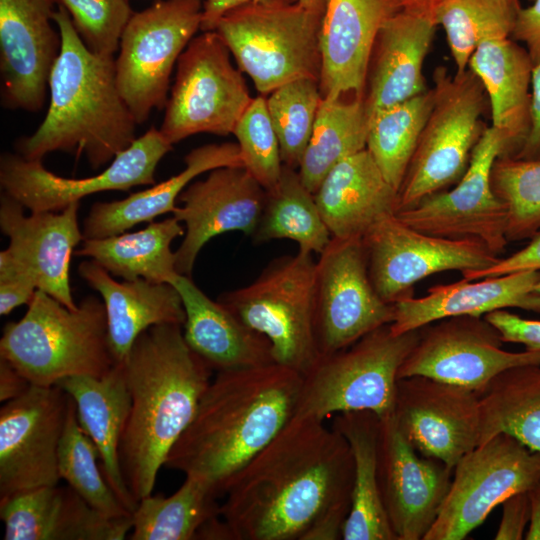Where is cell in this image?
<instances>
[{
    "instance_id": "681fc988",
    "label": "cell",
    "mask_w": 540,
    "mask_h": 540,
    "mask_svg": "<svg viewBox=\"0 0 540 540\" xmlns=\"http://www.w3.org/2000/svg\"><path fill=\"white\" fill-rule=\"evenodd\" d=\"M526 270L540 271V232L535 234L524 248L507 257H500L491 267L481 271L461 274L464 279L475 280Z\"/></svg>"
},
{
    "instance_id": "b9f144b4",
    "label": "cell",
    "mask_w": 540,
    "mask_h": 540,
    "mask_svg": "<svg viewBox=\"0 0 540 540\" xmlns=\"http://www.w3.org/2000/svg\"><path fill=\"white\" fill-rule=\"evenodd\" d=\"M98 460L97 448L80 426L75 402L70 397L58 449L60 479L100 513L112 518L131 516L106 481Z\"/></svg>"
},
{
    "instance_id": "d6a6232c",
    "label": "cell",
    "mask_w": 540,
    "mask_h": 540,
    "mask_svg": "<svg viewBox=\"0 0 540 540\" xmlns=\"http://www.w3.org/2000/svg\"><path fill=\"white\" fill-rule=\"evenodd\" d=\"M178 174L128 197L94 203L83 223L84 239L117 235L143 222L173 213L182 191L199 175L226 166H242L237 143L206 144L191 150Z\"/></svg>"
},
{
    "instance_id": "5bb4252c",
    "label": "cell",
    "mask_w": 540,
    "mask_h": 540,
    "mask_svg": "<svg viewBox=\"0 0 540 540\" xmlns=\"http://www.w3.org/2000/svg\"><path fill=\"white\" fill-rule=\"evenodd\" d=\"M361 239L373 287L389 304L412 297L414 285L432 274L481 271L500 258L479 241L426 234L395 214L376 222Z\"/></svg>"
},
{
    "instance_id": "91938a15",
    "label": "cell",
    "mask_w": 540,
    "mask_h": 540,
    "mask_svg": "<svg viewBox=\"0 0 540 540\" xmlns=\"http://www.w3.org/2000/svg\"><path fill=\"white\" fill-rule=\"evenodd\" d=\"M529 1H533V0H529Z\"/></svg>"
},
{
    "instance_id": "4fadbf2b",
    "label": "cell",
    "mask_w": 540,
    "mask_h": 540,
    "mask_svg": "<svg viewBox=\"0 0 540 540\" xmlns=\"http://www.w3.org/2000/svg\"><path fill=\"white\" fill-rule=\"evenodd\" d=\"M506 155L505 137L488 126L472 153L466 172L454 188L427 196L395 215L423 233L476 240L500 256L508 244L507 210L493 190L491 172L496 159Z\"/></svg>"
},
{
    "instance_id": "ac0fdd59",
    "label": "cell",
    "mask_w": 540,
    "mask_h": 540,
    "mask_svg": "<svg viewBox=\"0 0 540 540\" xmlns=\"http://www.w3.org/2000/svg\"><path fill=\"white\" fill-rule=\"evenodd\" d=\"M69 399L59 385H31L1 407L0 499L59 483L58 449Z\"/></svg>"
},
{
    "instance_id": "83f0119b",
    "label": "cell",
    "mask_w": 540,
    "mask_h": 540,
    "mask_svg": "<svg viewBox=\"0 0 540 540\" xmlns=\"http://www.w3.org/2000/svg\"><path fill=\"white\" fill-rule=\"evenodd\" d=\"M170 284L182 298L184 339L212 371L275 362L269 340L245 325L222 303L211 300L191 277L178 273Z\"/></svg>"
},
{
    "instance_id": "f546056e",
    "label": "cell",
    "mask_w": 540,
    "mask_h": 540,
    "mask_svg": "<svg viewBox=\"0 0 540 540\" xmlns=\"http://www.w3.org/2000/svg\"><path fill=\"white\" fill-rule=\"evenodd\" d=\"M78 273L102 297L115 363L126 357L135 340L148 328L161 324L183 326L185 322L182 298L170 283L145 279L118 282L91 259L79 265Z\"/></svg>"
},
{
    "instance_id": "cb8c5ba5",
    "label": "cell",
    "mask_w": 540,
    "mask_h": 540,
    "mask_svg": "<svg viewBox=\"0 0 540 540\" xmlns=\"http://www.w3.org/2000/svg\"><path fill=\"white\" fill-rule=\"evenodd\" d=\"M80 202L61 211L30 212L3 192L0 199V229L9 239L6 248L31 276L38 290L69 309H76L71 285L70 262L74 248L84 240L78 222Z\"/></svg>"
},
{
    "instance_id": "ab89813d",
    "label": "cell",
    "mask_w": 540,
    "mask_h": 540,
    "mask_svg": "<svg viewBox=\"0 0 540 540\" xmlns=\"http://www.w3.org/2000/svg\"><path fill=\"white\" fill-rule=\"evenodd\" d=\"M519 0H439L436 21L446 35L456 72H464L480 43L511 37Z\"/></svg>"
},
{
    "instance_id": "d6986e66",
    "label": "cell",
    "mask_w": 540,
    "mask_h": 540,
    "mask_svg": "<svg viewBox=\"0 0 540 540\" xmlns=\"http://www.w3.org/2000/svg\"><path fill=\"white\" fill-rule=\"evenodd\" d=\"M393 415L421 455L452 470L479 446V395L468 388L420 375L399 378Z\"/></svg>"
},
{
    "instance_id": "44dd1931",
    "label": "cell",
    "mask_w": 540,
    "mask_h": 540,
    "mask_svg": "<svg viewBox=\"0 0 540 540\" xmlns=\"http://www.w3.org/2000/svg\"><path fill=\"white\" fill-rule=\"evenodd\" d=\"M55 0H0L1 103L10 110L38 112L61 35L52 22Z\"/></svg>"
},
{
    "instance_id": "ee69618b",
    "label": "cell",
    "mask_w": 540,
    "mask_h": 540,
    "mask_svg": "<svg viewBox=\"0 0 540 540\" xmlns=\"http://www.w3.org/2000/svg\"><path fill=\"white\" fill-rule=\"evenodd\" d=\"M491 183L506 206L508 242L531 239L540 232V159L498 157Z\"/></svg>"
},
{
    "instance_id": "52a82bcc",
    "label": "cell",
    "mask_w": 540,
    "mask_h": 540,
    "mask_svg": "<svg viewBox=\"0 0 540 540\" xmlns=\"http://www.w3.org/2000/svg\"><path fill=\"white\" fill-rule=\"evenodd\" d=\"M434 101L398 191V211L455 185L488 127L485 88L469 68L451 75L444 66L433 71Z\"/></svg>"
},
{
    "instance_id": "7bdbcfd3",
    "label": "cell",
    "mask_w": 540,
    "mask_h": 540,
    "mask_svg": "<svg viewBox=\"0 0 540 540\" xmlns=\"http://www.w3.org/2000/svg\"><path fill=\"white\" fill-rule=\"evenodd\" d=\"M322 101L319 81L300 78L268 94L267 109L284 165L297 169L309 143Z\"/></svg>"
},
{
    "instance_id": "f35d334b",
    "label": "cell",
    "mask_w": 540,
    "mask_h": 540,
    "mask_svg": "<svg viewBox=\"0 0 540 540\" xmlns=\"http://www.w3.org/2000/svg\"><path fill=\"white\" fill-rule=\"evenodd\" d=\"M219 497L203 481L186 476L170 496L142 498L131 515V540H196L200 528L220 515Z\"/></svg>"
},
{
    "instance_id": "f907efd6",
    "label": "cell",
    "mask_w": 540,
    "mask_h": 540,
    "mask_svg": "<svg viewBox=\"0 0 540 540\" xmlns=\"http://www.w3.org/2000/svg\"><path fill=\"white\" fill-rule=\"evenodd\" d=\"M503 513L496 540H519L527 523L530 521V500L527 491L517 492L506 498L503 502Z\"/></svg>"
},
{
    "instance_id": "d590c367",
    "label": "cell",
    "mask_w": 540,
    "mask_h": 540,
    "mask_svg": "<svg viewBox=\"0 0 540 540\" xmlns=\"http://www.w3.org/2000/svg\"><path fill=\"white\" fill-rule=\"evenodd\" d=\"M480 443L499 433L540 453V363L509 368L479 394Z\"/></svg>"
},
{
    "instance_id": "6f0895ef",
    "label": "cell",
    "mask_w": 540,
    "mask_h": 540,
    "mask_svg": "<svg viewBox=\"0 0 540 540\" xmlns=\"http://www.w3.org/2000/svg\"><path fill=\"white\" fill-rule=\"evenodd\" d=\"M299 4L318 15L323 14L325 0H299Z\"/></svg>"
},
{
    "instance_id": "680465c9",
    "label": "cell",
    "mask_w": 540,
    "mask_h": 540,
    "mask_svg": "<svg viewBox=\"0 0 540 540\" xmlns=\"http://www.w3.org/2000/svg\"><path fill=\"white\" fill-rule=\"evenodd\" d=\"M535 290H537V291L540 292V281H539L538 284L535 286Z\"/></svg>"
},
{
    "instance_id": "8992f818",
    "label": "cell",
    "mask_w": 540,
    "mask_h": 540,
    "mask_svg": "<svg viewBox=\"0 0 540 540\" xmlns=\"http://www.w3.org/2000/svg\"><path fill=\"white\" fill-rule=\"evenodd\" d=\"M419 335L420 328L395 335L388 324L319 356L303 375L293 417L324 421L352 411H370L380 419L392 415L399 368Z\"/></svg>"
},
{
    "instance_id": "bcb514c9",
    "label": "cell",
    "mask_w": 540,
    "mask_h": 540,
    "mask_svg": "<svg viewBox=\"0 0 540 540\" xmlns=\"http://www.w3.org/2000/svg\"><path fill=\"white\" fill-rule=\"evenodd\" d=\"M69 13L86 48L95 55L114 57L133 12L129 0H55Z\"/></svg>"
},
{
    "instance_id": "ba28073f",
    "label": "cell",
    "mask_w": 540,
    "mask_h": 540,
    "mask_svg": "<svg viewBox=\"0 0 540 540\" xmlns=\"http://www.w3.org/2000/svg\"><path fill=\"white\" fill-rule=\"evenodd\" d=\"M316 261L298 251L273 259L248 285L217 301L265 336L274 361L302 376L319 357L314 331Z\"/></svg>"
},
{
    "instance_id": "7dc6e473",
    "label": "cell",
    "mask_w": 540,
    "mask_h": 540,
    "mask_svg": "<svg viewBox=\"0 0 540 540\" xmlns=\"http://www.w3.org/2000/svg\"><path fill=\"white\" fill-rule=\"evenodd\" d=\"M37 290L31 276L13 259L7 249L0 252V315L29 304Z\"/></svg>"
},
{
    "instance_id": "db71d44e",
    "label": "cell",
    "mask_w": 540,
    "mask_h": 540,
    "mask_svg": "<svg viewBox=\"0 0 540 540\" xmlns=\"http://www.w3.org/2000/svg\"><path fill=\"white\" fill-rule=\"evenodd\" d=\"M298 1L299 0H205L203 3V13L200 30H215L218 21L224 14L242 5H287L297 3Z\"/></svg>"
},
{
    "instance_id": "74e56055",
    "label": "cell",
    "mask_w": 540,
    "mask_h": 540,
    "mask_svg": "<svg viewBox=\"0 0 540 540\" xmlns=\"http://www.w3.org/2000/svg\"><path fill=\"white\" fill-rule=\"evenodd\" d=\"M255 243L288 239L298 251L320 255L332 236L317 206L314 194L301 181L296 169L283 166L277 185L266 191L258 226L251 237Z\"/></svg>"
},
{
    "instance_id": "3957f363",
    "label": "cell",
    "mask_w": 540,
    "mask_h": 540,
    "mask_svg": "<svg viewBox=\"0 0 540 540\" xmlns=\"http://www.w3.org/2000/svg\"><path fill=\"white\" fill-rule=\"evenodd\" d=\"M182 327L148 328L120 361L131 399L120 463L137 503L152 494L159 470L211 381L212 370L187 345Z\"/></svg>"
},
{
    "instance_id": "8fae6325",
    "label": "cell",
    "mask_w": 540,
    "mask_h": 540,
    "mask_svg": "<svg viewBox=\"0 0 540 540\" xmlns=\"http://www.w3.org/2000/svg\"><path fill=\"white\" fill-rule=\"evenodd\" d=\"M201 0H162L128 21L115 58L118 90L137 125L165 108L175 64L201 28Z\"/></svg>"
},
{
    "instance_id": "9a60e30c",
    "label": "cell",
    "mask_w": 540,
    "mask_h": 540,
    "mask_svg": "<svg viewBox=\"0 0 540 540\" xmlns=\"http://www.w3.org/2000/svg\"><path fill=\"white\" fill-rule=\"evenodd\" d=\"M393 304L371 282L361 238L332 237L316 262L314 331L319 356L391 324Z\"/></svg>"
},
{
    "instance_id": "816d5d0a",
    "label": "cell",
    "mask_w": 540,
    "mask_h": 540,
    "mask_svg": "<svg viewBox=\"0 0 540 540\" xmlns=\"http://www.w3.org/2000/svg\"><path fill=\"white\" fill-rule=\"evenodd\" d=\"M511 38L524 44L533 64L540 60V0L520 9Z\"/></svg>"
},
{
    "instance_id": "11a10c76",
    "label": "cell",
    "mask_w": 540,
    "mask_h": 540,
    "mask_svg": "<svg viewBox=\"0 0 540 540\" xmlns=\"http://www.w3.org/2000/svg\"><path fill=\"white\" fill-rule=\"evenodd\" d=\"M31 387L30 382L7 360L0 357V401L8 402Z\"/></svg>"
},
{
    "instance_id": "2e32d148",
    "label": "cell",
    "mask_w": 540,
    "mask_h": 540,
    "mask_svg": "<svg viewBox=\"0 0 540 540\" xmlns=\"http://www.w3.org/2000/svg\"><path fill=\"white\" fill-rule=\"evenodd\" d=\"M500 332L484 316L443 318L420 328L417 343L399 368L398 379L425 376L468 388L478 395L501 372L540 363V351L502 349Z\"/></svg>"
},
{
    "instance_id": "c3c4849f",
    "label": "cell",
    "mask_w": 540,
    "mask_h": 540,
    "mask_svg": "<svg viewBox=\"0 0 540 540\" xmlns=\"http://www.w3.org/2000/svg\"><path fill=\"white\" fill-rule=\"evenodd\" d=\"M484 317L500 332L503 342L540 351V320L526 319L506 309L490 312Z\"/></svg>"
},
{
    "instance_id": "4316f807",
    "label": "cell",
    "mask_w": 540,
    "mask_h": 540,
    "mask_svg": "<svg viewBox=\"0 0 540 540\" xmlns=\"http://www.w3.org/2000/svg\"><path fill=\"white\" fill-rule=\"evenodd\" d=\"M539 270L436 285L423 297H408L393 304L390 329L399 335L437 320L459 315L485 316L507 308L540 313Z\"/></svg>"
},
{
    "instance_id": "60d3db41",
    "label": "cell",
    "mask_w": 540,
    "mask_h": 540,
    "mask_svg": "<svg viewBox=\"0 0 540 540\" xmlns=\"http://www.w3.org/2000/svg\"><path fill=\"white\" fill-rule=\"evenodd\" d=\"M434 101L432 87L377 113L369 122L366 149L399 191Z\"/></svg>"
},
{
    "instance_id": "7c38bea8",
    "label": "cell",
    "mask_w": 540,
    "mask_h": 540,
    "mask_svg": "<svg viewBox=\"0 0 540 540\" xmlns=\"http://www.w3.org/2000/svg\"><path fill=\"white\" fill-rule=\"evenodd\" d=\"M438 517L423 540H462L514 493L540 479V453L499 433L465 454Z\"/></svg>"
},
{
    "instance_id": "836d02e7",
    "label": "cell",
    "mask_w": 540,
    "mask_h": 540,
    "mask_svg": "<svg viewBox=\"0 0 540 540\" xmlns=\"http://www.w3.org/2000/svg\"><path fill=\"white\" fill-rule=\"evenodd\" d=\"M332 428L348 441L354 463L351 507L342 539L396 540L379 488L378 444L380 418L370 411L337 413Z\"/></svg>"
},
{
    "instance_id": "ffe728a7",
    "label": "cell",
    "mask_w": 540,
    "mask_h": 540,
    "mask_svg": "<svg viewBox=\"0 0 540 540\" xmlns=\"http://www.w3.org/2000/svg\"><path fill=\"white\" fill-rule=\"evenodd\" d=\"M452 472L443 462L421 455L393 414L380 419L379 488L396 540L424 539L449 491Z\"/></svg>"
},
{
    "instance_id": "7402d4cb",
    "label": "cell",
    "mask_w": 540,
    "mask_h": 540,
    "mask_svg": "<svg viewBox=\"0 0 540 540\" xmlns=\"http://www.w3.org/2000/svg\"><path fill=\"white\" fill-rule=\"evenodd\" d=\"M265 197L266 190L242 166L219 167L191 182L172 213L185 228L175 251L177 272L191 277L199 252L218 235L240 231L252 237Z\"/></svg>"
},
{
    "instance_id": "4dcf8cb0",
    "label": "cell",
    "mask_w": 540,
    "mask_h": 540,
    "mask_svg": "<svg viewBox=\"0 0 540 540\" xmlns=\"http://www.w3.org/2000/svg\"><path fill=\"white\" fill-rule=\"evenodd\" d=\"M57 385L74 400L80 426L97 448L106 481L132 515L138 503L120 463V445L131 407L122 363L116 362L102 377L73 376Z\"/></svg>"
},
{
    "instance_id": "9c48e42d",
    "label": "cell",
    "mask_w": 540,
    "mask_h": 540,
    "mask_svg": "<svg viewBox=\"0 0 540 540\" xmlns=\"http://www.w3.org/2000/svg\"><path fill=\"white\" fill-rule=\"evenodd\" d=\"M321 15L301 4H246L224 14L215 30L261 95L296 79L320 80Z\"/></svg>"
},
{
    "instance_id": "7a4b0ae2",
    "label": "cell",
    "mask_w": 540,
    "mask_h": 540,
    "mask_svg": "<svg viewBox=\"0 0 540 540\" xmlns=\"http://www.w3.org/2000/svg\"><path fill=\"white\" fill-rule=\"evenodd\" d=\"M303 376L278 363L220 371L165 466L225 495L235 476L293 418Z\"/></svg>"
},
{
    "instance_id": "1f68e13d",
    "label": "cell",
    "mask_w": 540,
    "mask_h": 540,
    "mask_svg": "<svg viewBox=\"0 0 540 540\" xmlns=\"http://www.w3.org/2000/svg\"><path fill=\"white\" fill-rule=\"evenodd\" d=\"M533 66L525 46L511 37L480 43L468 63L485 88L491 126L505 137L508 157L520 152L531 129Z\"/></svg>"
},
{
    "instance_id": "f1b7e54d",
    "label": "cell",
    "mask_w": 540,
    "mask_h": 540,
    "mask_svg": "<svg viewBox=\"0 0 540 540\" xmlns=\"http://www.w3.org/2000/svg\"><path fill=\"white\" fill-rule=\"evenodd\" d=\"M314 197L334 238H362L376 222L398 210V190L366 148L336 164Z\"/></svg>"
},
{
    "instance_id": "e0dca14e",
    "label": "cell",
    "mask_w": 540,
    "mask_h": 540,
    "mask_svg": "<svg viewBox=\"0 0 540 540\" xmlns=\"http://www.w3.org/2000/svg\"><path fill=\"white\" fill-rule=\"evenodd\" d=\"M172 146L159 129L151 127L103 171L76 179L49 171L42 160L4 153L0 158V185L30 212L61 211L95 193L154 185L156 168Z\"/></svg>"
},
{
    "instance_id": "484cf974",
    "label": "cell",
    "mask_w": 540,
    "mask_h": 540,
    "mask_svg": "<svg viewBox=\"0 0 540 540\" xmlns=\"http://www.w3.org/2000/svg\"><path fill=\"white\" fill-rule=\"evenodd\" d=\"M5 540H123L131 516L112 518L69 485H49L0 499Z\"/></svg>"
},
{
    "instance_id": "603a6c76",
    "label": "cell",
    "mask_w": 540,
    "mask_h": 540,
    "mask_svg": "<svg viewBox=\"0 0 540 540\" xmlns=\"http://www.w3.org/2000/svg\"><path fill=\"white\" fill-rule=\"evenodd\" d=\"M439 0L409 3L380 28L371 53L364 103L370 120L429 88L423 65L432 45Z\"/></svg>"
},
{
    "instance_id": "f6af8a7d",
    "label": "cell",
    "mask_w": 540,
    "mask_h": 540,
    "mask_svg": "<svg viewBox=\"0 0 540 540\" xmlns=\"http://www.w3.org/2000/svg\"><path fill=\"white\" fill-rule=\"evenodd\" d=\"M232 134L237 139L243 167L266 191L274 188L284 164L264 95L253 98Z\"/></svg>"
},
{
    "instance_id": "d4e9b609",
    "label": "cell",
    "mask_w": 540,
    "mask_h": 540,
    "mask_svg": "<svg viewBox=\"0 0 540 540\" xmlns=\"http://www.w3.org/2000/svg\"><path fill=\"white\" fill-rule=\"evenodd\" d=\"M416 0H325L319 42L322 98L364 99L368 68L383 24Z\"/></svg>"
},
{
    "instance_id": "9f6ffc18",
    "label": "cell",
    "mask_w": 540,
    "mask_h": 540,
    "mask_svg": "<svg viewBox=\"0 0 540 540\" xmlns=\"http://www.w3.org/2000/svg\"><path fill=\"white\" fill-rule=\"evenodd\" d=\"M530 500L528 540H540V479L527 491Z\"/></svg>"
},
{
    "instance_id": "f5cc1de1",
    "label": "cell",
    "mask_w": 540,
    "mask_h": 540,
    "mask_svg": "<svg viewBox=\"0 0 540 540\" xmlns=\"http://www.w3.org/2000/svg\"><path fill=\"white\" fill-rule=\"evenodd\" d=\"M531 129L528 138L514 157L524 160L540 159V60L534 64L531 76Z\"/></svg>"
},
{
    "instance_id": "30bf717a",
    "label": "cell",
    "mask_w": 540,
    "mask_h": 540,
    "mask_svg": "<svg viewBox=\"0 0 540 540\" xmlns=\"http://www.w3.org/2000/svg\"><path fill=\"white\" fill-rule=\"evenodd\" d=\"M230 55L214 30L194 36L180 55L159 128L172 145L200 133H233L253 98Z\"/></svg>"
},
{
    "instance_id": "6da1fadb",
    "label": "cell",
    "mask_w": 540,
    "mask_h": 540,
    "mask_svg": "<svg viewBox=\"0 0 540 540\" xmlns=\"http://www.w3.org/2000/svg\"><path fill=\"white\" fill-rule=\"evenodd\" d=\"M353 475L341 433L293 417L232 480L220 515L234 540H302L324 515L349 513Z\"/></svg>"
},
{
    "instance_id": "e575fe53",
    "label": "cell",
    "mask_w": 540,
    "mask_h": 540,
    "mask_svg": "<svg viewBox=\"0 0 540 540\" xmlns=\"http://www.w3.org/2000/svg\"><path fill=\"white\" fill-rule=\"evenodd\" d=\"M184 233V226L173 216L152 221L135 232L84 239L75 254L93 260L112 276L126 281L171 283L178 274L171 244Z\"/></svg>"
},
{
    "instance_id": "5b68a950",
    "label": "cell",
    "mask_w": 540,
    "mask_h": 540,
    "mask_svg": "<svg viewBox=\"0 0 540 540\" xmlns=\"http://www.w3.org/2000/svg\"><path fill=\"white\" fill-rule=\"evenodd\" d=\"M0 357L34 386L51 387L73 376H104L115 360L103 301L87 296L69 309L37 289L25 315L4 326Z\"/></svg>"
},
{
    "instance_id": "277c9868",
    "label": "cell",
    "mask_w": 540,
    "mask_h": 540,
    "mask_svg": "<svg viewBox=\"0 0 540 540\" xmlns=\"http://www.w3.org/2000/svg\"><path fill=\"white\" fill-rule=\"evenodd\" d=\"M53 20L61 49L49 77L47 113L15 148L28 160L56 151L84 156L97 170L135 141L137 123L118 90L115 58L90 52L63 6L58 5Z\"/></svg>"
},
{
    "instance_id": "8d00e7d4",
    "label": "cell",
    "mask_w": 540,
    "mask_h": 540,
    "mask_svg": "<svg viewBox=\"0 0 540 540\" xmlns=\"http://www.w3.org/2000/svg\"><path fill=\"white\" fill-rule=\"evenodd\" d=\"M368 129L364 99L322 98L298 167L301 181L310 192H316L336 164L366 148Z\"/></svg>"
}]
</instances>
